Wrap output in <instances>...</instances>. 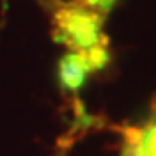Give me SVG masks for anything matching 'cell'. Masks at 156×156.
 I'll use <instances>...</instances> for the list:
<instances>
[{"label":"cell","mask_w":156,"mask_h":156,"mask_svg":"<svg viewBox=\"0 0 156 156\" xmlns=\"http://www.w3.org/2000/svg\"><path fill=\"white\" fill-rule=\"evenodd\" d=\"M90 71L87 61L78 52H68L59 61V82L61 87L71 92H76L83 85L87 73Z\"/></svg>","instance_id":"cell-2"},{"label":"cell","mask_w":156,"mask_h":156,"mask_svg":"<svg viewBox=\"0 0 156 156\" xmlns=\"http://www.w3.org/2000/svg\"><path fill=\"white\" fill-rule=\"evenodd\" d=\"M76 2H82V4H85V5L89 7H94V9H97V11H106L108 7L113 4V0H76Z\"/></svg>","instance_id":"cell-3"},{"label":"cell","mask_w":156,"mask_h":156,"mask_svg":"<svg viewBox=\"0 0 156 156\" xmlns=\"http://www.w3.org/2000/svg\"><path fill=\"white\" fill-rule=\"evenodd\" d=\"M52 2V35L56 42L78 54H87L94 49L106 47L101 11L76 0L69 4L62 0Z\"/></svg>","instance_id":"cell-1"}]
</instances>
